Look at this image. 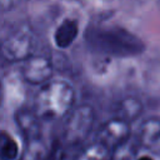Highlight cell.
<instances>
[{"label":"cell","instance_id":"cell-1","mask_svg":"<svg viewBox=\"0 0 160 160\" xmlns=\"http://www.w3.org/2000/svg\"><path fill=\"white\" fill-rule=\"evenodd\" d=\"M85 40L94 51L114 58H132L145 50L142 40L125 28L92 26L88 29Z\"/></svg>","mask_w":160,"mask_h":160},{"label":"cell","instance_id":"cell-2","mask_svg":"<svg viewBox=\"0 0 160 160\" xmlns=\"http://www.w3.org/2000/svg\"><path fill=\"white\" fill-rule=\"evenodd\" d=\"M75 98V89L70 82L61 79L50 80L41 85L32 110L40 120H59L74 109Z\"/></svg>","mask_w":160,"mask_h":160},{"label":"cell","instance_id":"cell-3","mask_svg":"<svg viewBox=\"0 0 160 160\" xmlns=\"http://www.w3.org/2000/svg\"><path fill=\"white\" fill-rule=\"evenodd\" d=\"M95 114L91 106L80 105L72 109L66 116L64 126V145L78 149L92 130Z\"/></svg>","mask_w":160,"mask_h":160},{"label":"cell","instance_id":"cell-4","mask_svg":"<svg viewBox=\"0 0 160 160\" xmlns=\"http://www.w3.org/2000/svg\"><path fill=\"white\" fill-rule=\"evenodd\" d=\"M35 48V36L31 29L28 26H21L11 31L0 44L1 56L10 61H24L29 56L34 55L32 50Z\"/></svg>","mask_w":160,"mask_h":160},{"label":"cell","instance_id":"cell-5","mask_svg":"<svg viewBox=\"0 0 160 160\" xmlns=\"http://www.w3.org/2000/svg\"><path fill=\"white\" fill-rule=\"evenodd\" d=\"M15 122L26 140L28 154L38 158L41 148V120L32 109L21 108L15 112Z\"/></svg>","mask_w":160,"mask_h":160},{"label":"cell","instance_id":"cell-6","mask_svg":"<svg viewBox=\"0 0 160 160\" xmlns=\"http://www.w3.org/2000/svg\"><path fill=\"white\" fill-rule=\"evenodd\" d=\"M130 135V124L122 119L114 118L99 128L94 141L104 145L106 149L115 152L118 149H120L128 142Z\"/></svg>","mask_w":160,"mask_h":160},{"label":"cell","instance_id":"cell-7","mask_svg":"<svg viewBox=\"0 0 160 160\" xmlns=\"http://www.w3.org/2000/svg\"><path fill=\"white\" fill-rule=\"evenodd\" d=\"M21 75L30 85H44L51 80L54 68L51 61L41 55H31L22 61Z\"/></svg>","mask_w":160,"mask_h":160},{"label":"cell","instance_id":"cell-8","mask_svg":"<svg viewBox=\"0 0 160 160\" xmlns=\"http://www.w3.org/2000/svg\"><path fill=\"white\" fill-rule=\"evenodd\" d=\"M138 141L141 148L154 155L160 156V118L150 116L145 119L138 131Z\"/></svg>","mask_w":160,"mask_h":160},{"label":"cell","instance_id":"cell-9","mask_svg":"<svg viewBox=\"0 0 160 160\" xmlns=\"http://www.w3.org/2000/svg\"><path fill=\"white\" fill-rule=\"evenodd\" d=\"M79 34V24L75 19H64L54 32V42L59 49H68Z\"/></svg>","mask_w":160,"mask_h":160},{"label":"cell","instance_id":"cell-10","mask_svg":"<svg viewBox=\"0 0 160 160\" xmlns=\"http://www.w3.org/2000/svg\"><path fill=\"white\" fill-rule=\"evenodd\" d=\"M0 158L2 160H19L20 158L19 142L6 131H0Z\"/></svg>","mask_w":160,"mask_h":160},{"label":"cell","instance_id":"cell-11","mask_svg":"<svg viewBox=\"0 0 160 160\" xmlns=\"http://www.w3.org/2000/svg\"><path fill=\"white\" fill-rule=\"evenodd\" d=\"M141 112H142L141 102L136 98H126L119 104L116 118L122 119L130 124L132 120L138 119Z\"/></svg>","mask_w":160,"mask_h":160},{"label":"cell","instance_id":"cell-12","mask_svg":"<svg viewBox=\"0 0 160 160\" xmlns=\"http://www.w3.org/2000/svg\"><path fill=\"white\" fill-rule=\"evenodd\" d=\"M112 151L106 149L104 145L94 141L88 145L81 152H79L75 160H112Z\"/></svg>","mask_w":160,"mask_h":160},{"label":"cell","instance_id":"cell-13","mask_svg":"<svg viewBox=\"0 0 160 160\" xmlns=\"http://www.w3.org/2000/svg\"><path fill=\"white\" fill-rule=\"evenodd\" d=\"M20 0H0V4L2 6H14L16 2H19Z\"/></svg>","mask_w":160,"mask_h":160},{"label":"cell","instance_id":"cell-14","mask_svg":"<svg viewBox=\"0 0 160 160\" xmlns=\"http://www.w3.org/2000/svg\"><path fill=\"white\" fill-rule=\"evenodd\" d=\"M135 160H154V158L150 155H141V156H138Z\"/></svg>","mask_w":160,"mask_h":160},{"label":"cell","instance_id":"cell-15","mask_svg":"<svg viewBox=\"0 0 160 160\" xmlns=\"http://www.w3.org/2000/svg\"><path fill=\"white\" fill-rule=\"evenodd\" d=\"M1 96H2V86H1V82H0V102H1Z\"/></svg>","mask_w":160,"mask_h":160},{"label":"cell","instance_id":"cell-16","mask_svg":"<svg viewBox=\"0 0 160 160\" xmlns=\"http://www.w3.org/2000/svg\"><path fill=\"white\" fill-rule=\"evenodd\" d=\"M0 160H2V159H1V158H0Z\"/></svg>","mask_w":160,"mask_h":160}]
</instances>
